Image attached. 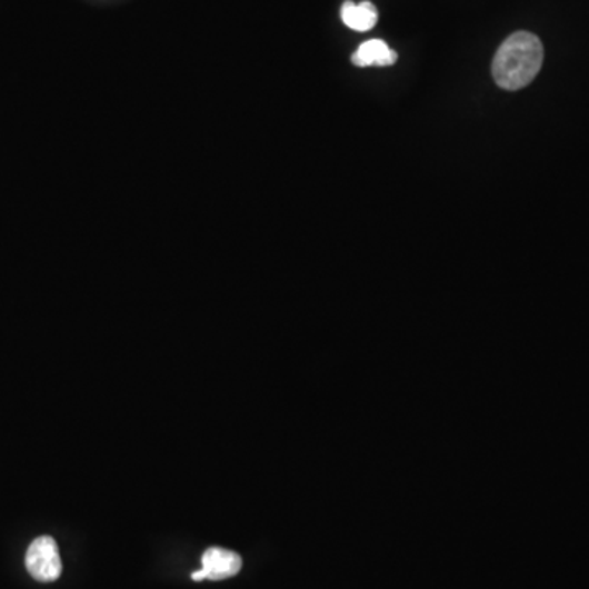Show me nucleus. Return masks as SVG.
I'll use <instances>...</instances> for the list:
<instances>
[{"instance_id": "obj_4", "label": "nucleus", "mask_w": 589, "mask_h": 589, "mask_svg": "<svg viewBox=\"0 0 589 589\" xmlns=\"http://www.w3.org/2000/svg\"><path fill=\"white\" fill-rule=\"evenodd\" d=\"M351 59L353 64L359 66V68L393 66L398 54L383 40H369L360 44L359 50L352 54Z\"/></svg>"}, {"instance_id": "obj_2", "label": "nucleus", "mask_w": 589, "mask_h": 589, "mask_svg": "<svg viewBox=\"0 0 589 589\" xmlns=\"http://www.w3.org/2000/svg\"><path fill=\"white\" fill-rule=\"evenodd\" d=\"M26 565L34 580L41 581V583L57 581L62 571L57 540L50 536L34 539L27 550Z\"/></svg>"}, {"instance_id": "obj_3", "label": "nucleus", "mask_w": 589, "mask_h": 589, "mask_svg": "<svg viewBox=\"0 0 589 589\" xmlns=\"http://www.w3.org/2000/svg\"><path fill=\"white\" fill-rule=\"evenodd\" d=\"M241 557L231 550L220 549V547H211L206 550L202 557V570L192 573L193 581L202 580H227V578L234 577L241 570Z\"/></svg>"}, {"instance_id": "obj_1", "label": "nucleus", "mask_w": 589, "mask_h": 589, "mask_svg": "<svg viewBox=\"0 0 589 589\" xmlns=\"http://www.w3.org/2000/svg\"><path fill=\"white\" fill-rule=\"evenodd\" d=\"M543 47L536 34L518 31L506 38L493 59V79L501 89L519 90L539 74Z\"/></svg>"}, {"instance_id": "obj_5", "label": "nucleus", "mask_w": 589, "mask_h": 589, "mask_svg": "<svg viewBox=\"0 0 589 589\" xmlns=\"http://www.w3.org/2000/svg\"><path fill=\"white\" fill-rule=\"evenodd\" d=\"M342 22L349 27V29L356 31H369L377 26L379 20V12L377 7L372 2H360L353 3L351 0L345 2L341 9Z\"/></svg>"}]
</instances>
